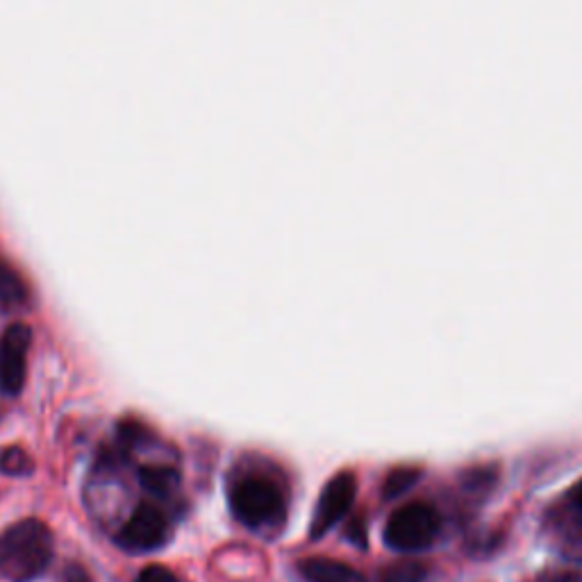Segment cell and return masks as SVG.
Segmentation results:
<instances>
[{"instance_id": "cell-1", "label": "cell", "mask_w": 582, "mask_h": 582, "mask_svg": "<svg viewBox=\"0 0 582 582\" xmlns=\"http://www.w3.org/2000/svg\"><path fill=\"white\" fill-rule=\"evenodd\" d=\"M55 556V537L40 519H21L0 532V578L32 582L46 573Z\"/></svg>"}, {"instance_id": "cell-5", "label": "cell", "mask_w": 582, "mask_h": 582, "mask_svg": "<svg viewBox=\"0 0 582 582\" xmlns=\"http://www.w3.org/2000/svg\"><path fill=\"white\" fill-rule=\"evenodd\" d=\"M30 347L32 330L25 323H12L0 334V394L8 398L23 392Z\"/></svg>"}, {"instance_id": "cell-4", "label": "cell", "mask_w": 582, "mask_h": 582, "mask_svg": "<svg viewBox=\"0 0 582 582\" xmlns=\"http://www.w3.org/2000/svg\"><path fill=\"white\" fill-rule=\"evenodd\" d=\"M171 537V524L164 512L151 503L136 505L130 519L117 532L114 541L128 553H151L162 549Z\"/></svg>"}, {"instance_id": "cell-11", "label": "cell", "mask_w": 582, "mask_h": 582, "mask_svg": "<svg viewBox=\"0 0 582 582\" xmlns=\"http://www.w3.org/2000/svg\"><path fill=\"white\" fill-rule=\"evenodd\" d=\"M428 569L419 562H398L381 573V582H426Z\"/></svg>"}, {"instance_id": "cell-13", "label": "cell", "mask_w": 582, "mask_h": 582, "mask_svg": "<svg viewBox=\"0 0 582 582\" xmlns=\"http://www.w3.org/2000/svg\"><path fill=\"white\" fill-rule=\"evenodd\" d=\"M136 582H180V580L176 578L174 571L164 564H149L142 569Z\"/></svg>"}, {"instance_id": "cell-6", "label": "cell", "mask_w": 582, "mask_h": 582, "mask_svg": "<svg viewBox=\"0 0 582 582\" xmlns=\"http://www.w3.org/2000/svg\"><path fill=\"white\" fill-rule=\"evenodd\" d=\"M355 494H358L355 475L349 471L337 473L319 496L315 519L310 526V537L321 539L337 521L344 519L355 501Z\"/></svg>"}, {"instance_id": "cell-10", "label": "cell", "mask_w": 582, "mask_h": 582, "mask_svg": "<svg viewBox=\"0 0 582 582\" xmlns=\"http://www.w3.org/2000/svg\"><path fill=\"white\" fill-rule=\"evenodd\" d=\"M0 471L10 477H25L34 471V462L23 449L10 447L0 451Z\"/></svg>"}, {"instance_id": "cell-15", "label": "cell", "mask_w": 582, "mask_h": 582, "mask_svg": "<svg viewBox=\"0 0 582 582\" xmlns=\"http://www.w3.org/2000/svg\"><path fill=\"white\" fill-rule=\"evenodd\" d=\"M573 501H575V505L582 509V481L573 487Z\"/></svg>"}, {"instance_id": "cell-14", "label": "cell", "mask_w": 582, "mask_h": 582, "mask_svg": "<svg viewBox=\"0 0 582 582\" xmlns=\"http://www.w3.org/2000/svg\"><path fill=\"white\" fill-rule=\"evenodd\" d=\"M62 582H94V578H91V573L83 564L68 562L62 569Z\"/></svg>"}, {"instance_id": "cell-7", "label": "cell", "mask_w": 582, "mask_h": 582, "mask_svg": "<svg viewBox=\"0 0 582 582\" xmlns=\"http://www.w3.org/2000/svg\"><path fill=\"white\" fill-rule=\"evenodd\" d=\"M307 582H369L358 569L330 558H307L300 562Z\"/></svg>"}, {"instance_id": "cell-2", "label": "cell", "mask_w": 582, "mask_h": 582, "mask_svg": "<svg viewBox=\"0 0 582 582\" xmlns=\"http://www.w3.org/2000/svg\"><path fill=\"white\" fill-rule=\"evenodd\" d=\"M232 515L249 528H262L285 517L283 490L266 475H246L230 490Z\"/></svg>"}, {"instance_id": "cell-16", "label": "cell", "mask_w": 582, "mask_h": 582, "mask_svg": "<svg viewBox=\"0 0 582 582\" xmlns=\"http://www.w3.org/2000/svg\"><path fill=\"white\" fill-rule=\"evenodd\" d=\"M549 582H578V580L571 578V575H556V578H551Z\"/></svg>"}, {"instance_id": "cell-12", "label": "cell", "mask_w": 582, "mask_h": 582, "mask_svg": "<svg viewBox=\"0 0 582 582\" xmlns=\"http://www.w3.org/2000/svg\"><path fill=\"white\" fill-rule=\"evenodd\" d=\"M419 477V471L417 469H396L387 475L385 481V498H396L400 496L403 492H407L409 487H413L417 483Z\"/></svg>"}, {"instance_id": "cell-9", "label": "cell", "mask_w": 582, "mask_h": 582, "mask_svg": "<svg viewBox=\"0 0 582 582\" xmlns=\"http://www.w3.org/2000/svg\"><path fill=\"white\" fill-rule=\"evenodd\" d=\"M28 303V285L6 260H0V310L12 312Z\"/></svg>"}, {"instance_id": "cell-8", "label": "cell", "mask_w": 582, "mask_h": 582, "mask_svg": "<svg viewBox=\"0 0 582 582\" xmlns=\"http://www.w3.org/2000/svg\"><path fill=\"white\" fill-rule=\"evenodd\" d=\"M140 485L155 498H171L180 490V473L171 464H146L136 473Z\"/></svg>"}, {"instance_id": "cell-3", "label": "cell", "mask_w": 582, "mask_h": 582, "mask_svg": "<svg viewBox=\"0 0 582 582\" xmlns=\"http://www.w3.org/2000/svg\"><path fill=\"white\" fill-rule=\"evenodd\" d=\"M441 530L439 512L428 503H407L396 509L385 526V541L396 551H421Z\"/></svg>"}]
</instances>
